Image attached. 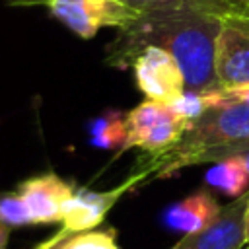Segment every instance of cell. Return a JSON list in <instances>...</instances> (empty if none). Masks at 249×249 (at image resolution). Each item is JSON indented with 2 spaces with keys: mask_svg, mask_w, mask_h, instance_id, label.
I'll return each mask as SVG.
<instances>
[{
  "mask_svg": "<svg viewBox=\"0 0 249 249\" xmlns=\"http://www.w3.org/2000/svg\"><path fill=\"white\" fill-rule=\"evenodd\" d=\"M216 37L214 72L218 88L233 89L249 86V23L235 18H220Z\"/></svg>",
  "mask_w": 249,
  "mask_h": 249,
  "instance_id": "obj_6",
  "label": "cell"
},
{
  "mask_svg": "<svg viewBox=\"0 0 249 249\" xmlns=\"http://www.w3.org/2000/svg\"><path fill=\"white\" fill-rule=\"evenodd\" d=\"M45 8L80 39H91L103 27L123 31L140 18L123 0H47Z\"/></svg>",
  "mask_w": 249,
  "mask_h": 249,
  "instance_id": "obj_4",
  "label": "cell"
},
{
  "mask_svg": "<svg viewBox=\"0 0 249 249\" xmlns=\"http://www.w3.org/2000/svg\"><path fill=\"white\" fill-rule=\"evenodd\" d=\"M226 158H239L245 163L247 171H249V142H239V144L208 150L196 160V165L198 163H214V161H220V160H226Z\"/></svg>",
  "mask_w": 249,
  "mask_h": 249,
  "instance_id": "obj_16",
  "label": "cell"
},
{
  "mask_svg": "<svg viewBox=\"0 0 249 249\" xmlns=\"http://www.w3.org/2000/svg\"><path fill=\"white\" fill-rule=\"evenodd\" d=\"M144 179H148L146 173L134 171L126 181L107 191H89V189L74 191V195L62 204V226L74 233L95 230L103 222L107 212L121 200V196L126 195Z\"/></svg>",
  "mask_w": 249,
  "mask_h": 249,
  "instance_id": "obj_7",
  "label": "cell"
},
{
  "mask_svg": "<svg viewBox=\"0 0 249 249\" xmlns=\"http://www.w3.org/2000/svg\"><path fill=\"white\" fill-rule=\"evenodd\" d=\"M228 4H233V6H241V8H249V0H224Z\"/></svg>",
  "mask_w": 249,
  "mask_h": 249,
  "instance_id": "obj_23",
  "label": "cell"
},
{
  "mask_svg": "<svg viewBox=\"0 0 249 249\" xmlns=\"http://www.w3.org/2000/svg\"><path fill=\"white\" fill-rule=\"evenodd\" d=\"M243 233H245V247L249 245V204L245 208V216H243Z\"/></svg>",
  "mask_w": 249,
  "mask_h": 249,
  "instance_id": "obj_22",
  "label": "cell"
},
{
  "mask_svg": "<svg viewBox=\"0 0 249 249\" xmlns=\"http://www.w3.org/2000/svg\"><path fill=\"white\" fill-rule=\"evenodd\" d=\"M126 113L107 111L91 124V144L103 150H126Z\"/></svg>",
  "mask_w": 249,
  "mask_h": 249,
  "instance_id": "obj_12",
  "label": "cell"
},
{
  "mask_svg": "<svg viewBox=\"0 0 249 249\" xmlns=\"http://www.w3.org/2000/svg\"><path fill=\"white\" fill-rule=\"evenodd\" d=\"M45 2L47 0H6V4L8 6H14V8H18V6H23V8H29V6H45Z\"/></svg>",
  "mask_w": 249,
  "mask_h": 249,
  "instance_id": "obj_20",
  "label": "cell"
},
{
  "mask_svg": "<svg viewBox=\"0 0 249 249\" xmlns=\"http://www.w3.org/2000/svg\"><path fill=\"white\" fill-rule=\"evenodd\" d=\"M74 235V231H70L68 228H60L54 235H51L49 239H45V241H41L39 245H35L33 249H64V245L68 243V239Z\"/></svg>",
  "mask_w": 249,
  "mask_h": 249,
  "instance_id": "obj_18",
  "label": "cell"
},
{
  "mask_svg": "<svg viewBox=\"0 0 249 249\" xmlns=\"http://www.w3.org/2000/svg\"><path fill=\"white\" fill-rule=\"evenodd\" d=\"M0 222L8 228H19V226H33L31 214L18 191L2 193L0 195Z\"/></svg>",
  "mask_w": 249,
  "mask_h": 249,
  "instance_id": "obj_13",
  "label": "cell"
},
{
  "mask_svg": "<svg viewBox=\"0 0 249 249\" xmlns=\"http://www.w3.org/2000/svg\"><path fill=\"white\" fill-rule=\"evenodd\" d=\"M204 183L210 189H218L224 195L237 198L249 191V171L239 158H226L212 163Z\"/></svg>",
  "mask_w": 249,
  "mask_h": 249,
  "instance_id": "obj_11",
  "label": "cell"
},
{
  "mask_svg": "<svg viewBox=\"0 0 249 249\" xmlns=\"http://www.w3.org/2000/svg\"><path fill=\"white\" fill-rule=\"evenodd\" d=\"M249 191L230 204L222 206L214 224L196 233L183 235L171 249H245L243 216L247 208Z\"/></svg>",
  "mask_w": 249,
  "mask_h": 249,
  "instance_id": "obj_8",
  "label": "cell"
},
{
  "mask_svg": "<svg viewBox=\"0 0 249 249\" xmlns=\"http://www.w3.org/2000/svg\"><path fill=\"white\" fill-rule=\"evenodd\" d=\"M247 204H249V196H247Z\"/></svg>",
  "mask_w": 249,
  "mask_h": 249,
  "instance_id": "obj_24",
  "label": "cell"
},
{
  "mask_svg": "<svg viewBox=\"0 0 249 249\" xmlns=\"http://www.w3.org/2000/svg\"><path fill=\"white\" fill-rule=\"evenodd\" d=\"M224 89V88H222ZM226 91V105L230 103H239L249 109V86L243 88H233V89H224Z\"/></svg>",
  "mask_w": 249,
  "mask_h": 249,
  "instance_id": "obj_19",
  "label": "cell"
},
{
  "mask_svg": "<svg viewBox=\"0 0 249 249\" xmlns=\"http://www.w3.org/2000/svg\"><path fill=\"white\" fill-rule=\"evenodd\" d=\"M130 68L134 72L136 86L146 99L171 105L187 89L181 66L167 51L160 47L142 49L134 56Z\"/></svg>",
  "mask_w": 249,
  "mask_h": 249,
  "instance_id": "obj_5",
  "label": "cell"
},
{
  "mask_svg": "<svg viewBox=\"0 0 249 249\" xmlns=\"http://www.w3.org/2000/svg\"><path fill=\"white\" fill-rule=\"evenodd\" d=\"M123 2L128 4L130 8H134L136 12L144 14V12L163 10V8H175V6L187 4L189 0H123Z\"/></svg>",
  "mask_w": 249,
  "mask_h": 249,
  "instance_id": "obj_17",
  "label": "cell"
},
{
  "mask_svg": "<svg viewBox=\"0 0 249 249\" xmlns=\"http://www.w3.org/2000/svg\"><path fill=\"white\" fill-rule=\"evenodd\" d=\"M222 19L216 14L193 2L144 12L126 29L119 31L115 41L107 47L105 64L128 68L142 49L160 47L181 66L187 89H216L214 51Z\"/></svg>",
  "mask_w": 249,
  "mask_h": 249,
  "instance_id": "obj_1",
  "label": "cell"
},
{
  "mask_svg": "<svg viewBox=\"0 0 249 249\" xmlns=\"http://www.w3.org/2000/svg\"><path fill=\"white\" fill-rule=\"evenodd\" d=\"M64 249H121L113 230H89L74 233Z\"/></svg>",
  "mask_w": 249,
  "mask_h": 249,
  "instance_id": "obj_14",
  "label": "cell"
},
{
  "mask_svg": "<svg viewBox=\"0 0 249 249\" xmlns=\"http://www.w3.org/2000/svg\"><path fill=\"white\" fill-rule=\"evenodd\" d=\"M189 128L171 105L146 99L126 113V148H140L144 154L171 150Z\"/></svg>",
  "mask_w": 249,
  "mask_h": 249,
  "instance_id": "obj_3",
  "label": "cell"
},
{
  "mask_svg": "<svg viewBox=\"0 0 249 249\" xmlns=\"http://www.w3.org/2000/svg\"><path fill=\"white\" fill-rule=\"evenodd\" d=\"M18 193L21 195L33 224L47 226L62 222V204L74 195V189L58 175L43 173L21 181Z\"/></svg>",
  "mask_w": 249,
  "mask_h": 249,
  "instance_id": "obj_9",
  "label": "cell"
},
{
  "mask_svg": "<svg viewBox=\"0 0 249 249\" xmlns=\"http://www.w3.org/2000/svg\"><path fill=\"white\" fill-rule=\"evenodd\" d=\"M239 142H249V109L239 103L214 107L193 121L171 150L161 154H142L140 167L134 171H142L146 177H169L179 169L196 165V160L204 152Z\"/></svg>",
  "mask_w": 249,
  "mask_h": 249,
  "instance_id": "obj_2",
  "label": "cell"
},
{
  "mask_svg": "<svg viewBox=\"0 0 249 249\" xmlns=\"http://www.w3.org/2000/svg\"><path fill=\"white\" fill-rule=\"evenodd\" d=\"M245 249H249V245H247V247H245Z\"/></svg>",
  "mask_w": 249,
  "mask_h": 249,
  "instance_id": "obj_25",
  "label": "cell"
},
{
  "mask_svg": "<svg viewBox=\"0 0 249 249\" xmlns=\"http://www.w3.org/2000/svg\"><path fill=\"white\" fill-rule=\"evenodd\" d=\"M220 212L222 206L218 204L216 196L208 189H200L171 204L165 210V224L183 235L196 233L214 224Z\"/></svg>",
  "mask_w": 249,
  "mask_h": 249,
  "instance_id": "obj_10",
  "label": "cell"
},
{
  "mask_svg": "<svg viewBox=\"0 0 249 249\" xmlns=\"http://www.w3.org/2000/svg\"><path fill=\"white\" fill-rule=\"evenodd\" d=\"M171 109H173L181 119H185L189 124H191L193 121H196L198 117H202V115L208 111L204 93H202V91H191V89H185V91L171 103Z\"/></svg>",
  "mask_w": 249,
  "mask_h": 249,
  "instance_id": "obj_15",
  "label": "cell"
},
{
  "mask_svg": "<svg viewBox=\"0 0 249 249\" xmlns=\"http://www.w3.org/2000/svg\"><path fill=\"white\" fill-rule=\"evenodd\" d=\"M8 239H10V228L0 222V249H6Z\"/></svg>",
  "mask_w": 249,
  "mask_h": 249,
  "instance_id": "obj_21",
  "label": "cell"
}]
</instances>
